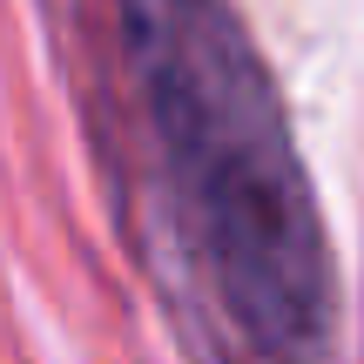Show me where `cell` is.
I'll return each instance as SVG.
<instances>
[{
	"label": "cell",
	"instance_id": "6da1fadb",
	"mask_svg": "<svg viewBox=\"0 0 364 364\" xmlns=\"http://www.w3.org/2000/svg\"><path fill=\"white\" fill-rule=\"evenodd\" d=\"M129 54L176 236L216 311L263 364H317L338 324L331 250L290 115L236 7L129 0Z\"/></svg>",
	"mask_w": 364,
	"mask_h": 364
}]
</instances>
